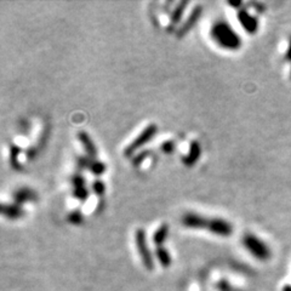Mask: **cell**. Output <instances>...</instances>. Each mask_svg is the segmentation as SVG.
Listing matches in <instances>:
<instances>
[{"instance_id":"1","label":"cell","mask_w":291,"mask_h":291,"mask_svg":"<svg viewBox=\"0 0 291 291\" xmlns=\"http://www.w3.org/2000/svg\"><path fill=\"white\" fill-rule=\"evenodd\" d=\"M182 225L191 230H206L215 236L227 238L233 234L234 227L222 217L203 216L198 212H186L181 218Z\"/></svg>"},{"instance_id":"2","label":"cell","mask_w":291,"mask_h":291,"mask_svg":"<svg viewBox=\"0 0 291 291\" xmlns=\"http://www.w3.org/2000/svg\"><path fill=\"white\" fill-rule=\"evenodd\" d=\"M210 37L220 48L234 51L242 47V38L226 21H216L210 29Z\"/></svg>"},{"instance_id":"3","label":"cell","mask_w":291,"mask_h":291,"mask_svg":"<svg viewBox=\"0 0 291 291\" xmlns=\"http://www.w3.org/2000/svg\"><path fill=\"white\" fill-rule=\"evenodd\" d=\"M242 245L250 255L254 256L256 260L268 261L272 256V251L268 245L262 239L252 233H246L242 239Z\"/></svg>"},{"instance_id":"4","label":"cell","mask_w":291,"mask_h":291,"mask_svg":"<svg viewBox=\"0 0 291 291\" xmlns=\"http://www.w3.org/2000/svg\"><path fill=\"white\" fill-rule=\"evenodd\" d=\"M157 133H158L157 124H149L148 126H146L144 130L137 135L130 144L126 146V148L124 149V155L129 158L136 155V153L139 152L144 146L147 145L148 142H150V140L157 135Z\"/></svg>"},{"instance_id":"5","label":"cell","mask_w":291,"mask_h":291,"mask_svg":"<svg viewBox=\"0 0 291 291\" xmlns=\"http://www.w3.org/2000/svg\"><path fill=\"white\" fill-rule=\"evenodd\" d=\"M135 244H136L137 252H139L140 258H141L142 265L148 271H153L154 269V258H153L152 251L148 246L147 234L142 228H139L135 232Z\"/></svg>"},{"instance_id":"6","label":"cell","mask_w":291,"mask_h":291,"mask_svg":"<svg viewBox=\"0 0 291 291\" xmlns=\"http://www.w3.org/2000/svg\"><path fill=\"white\" fill-rule=\"evenodd\" d=\"M201 13H203V6H201L200 4L195 5L190 15H188V17L185 20V22L182 23V26L177 29V38H183L187 36V34L192 31L193 27L198 23L199 18L201 17Z\"/></svg>"},{"instance_id":"7","label":"cell","mask_w":291,"mask_h":291,"mask_svg":"<svg viewBox=\"0 0 291 291\" xmlns=\"http://www.w3.org/2000/svg\"><path fill=\"white\" fill-rule=\"evenodd\" d=\"M239 23L244 31L249 34H255L258 31V21L254 15H251L246 9H239L237 13Z\"/></svg>"},{"instance_id":"8","label":"cell","mask_w":291,"mask_h":291,"mask_svg":"<svg viewBox=\"0 0 291 291\" xmlns=\"http://www.w3.org/2000/svg\"><path fill=\"white\" fill-rule=\"evenodd\" d=\"M13 203L18 205H23L24 203H31L38 199V194L34 190L29 187H21L12 193Z\"/></svg>"},{"instance_id":"9","label":"cell","mask_w":291,"mask_h":291,"mask_svg":"<svg viewBox=\"0 0 291 291\" xmlns=\"http://www.w3.org/2000/svg\"><path fill=\"white\" fill-rule=\"evenodd\" d=\"M201 157V146L196 140H192L190 144V149L188 153L182 158V163L188 168H192L198 163V160Z\"/></svg>"},{"instance_id":"10","label":"cell","mask_w":291,"mask_h":291,"mask_svg":"<svg viewBox=\"0 0 291 291\" xmlns=\"http://www.w3.org/2000/svg\"><path fill=\"white\" fill-rule=\"evenodd\" d=\"M78 140H79L80 144H82L83 146V148H84L85 155H88V157L91 159H97L96 146L95 144H94L90 135L85 133V131H79V133H78Z\"/></svg>"},{"instance_id":"11","label":"cell","mask_w":291,"mask_h":291,"mask_svg":"<svg viewBox=\"0 0 291 291\" xmlns=\"http://www.w3.org/2000/svg\"><path fill=\"white\" fill-rule=\"evenodd\" d=\"M1 215L9 220H18V218L24 216V210L22 205H18L16 203H4L1 205Z\"/></svg>"},{"instance_id":"12","label":"cell","mask_w":291,"mask_h":291,"mask_svg":"<svg viewBox=\"0 0 291 291\" xmlns=\"http://www.w3.org/2000/svg\"><path fill=\"white\" fill-rule=\"evenodd\" d=\"M169 232H170V227L168 223H161L160 226L154 231L152 237L153 244L155 245V247L158 246H164V242H166L169 237Z\"/></svg>"},{"instance_id":"13","label":"cell","mask_w":291,"mask_h":291,"mask_svg":"<svg viewBox=\"0 0 291 291\" xmlns=\"http://www.w3.org/2000/svg\"><path fill=\"white\" fill-rule=\"evenodd\" d=\"M190 5V1H185V0H182V1H180L179 4L175 6L174 11L171 13V17H170V29L174 28L176 24L180 23V21L182 20V16L183 13H185L186 9H187V6Z\"/></svg>"},{"instance_id":"14","label":"cell","mask_w":291,"mask_h":291,"mask_svg":"<svg viewBox=\"0 0 291 291\" xmlns=\"http://www.w3.org/2000/svg\"><path fill=\"white\" fill-rule=\"evenodd\" d=\"M155 257H157L159 265L164 268H169L172 263L171 255H170L169 250L165 246H158L155 247Z\"/></svg>"},{"instance_id":"15","label":"cell","mask_w":291,"mask_h":291,"mask_svg":"<svg viewBox=\"0 0 291 291\" xmlns=\"http://www.w3.org/2000/svg\"><path fill=\"white\" fill-rule=\"evenodd\" d=\"M89 170H90L91 174H94L95 176H101V175L104 174V171L107 170V166L103 161L98 160V159H93V160L90 161V165H89Z\"/></svg>"},{"instance_id":"16","label":"cell","mask_w":291,"mask_h":291,"mask_svg":"<svg viewBox=\"0 0 291 291\" xmlns=\"http://www.w3.org/2000/svg\"><path fill=\"white\" fill-rule=\"evenodd\" d=\"M21 149L16 145H12L10 148V164L15 170L21 169V164L18 161V155H20Z\"/></svg>"},{"instance_id":"17","label":"cell","mask_w":291,"mask_h":291,"mask_svg":"<svg viewBox=\"0 0 291 291\" xmlns=\"http://www.w3.org/2000/svg\"><path fill=\"white\" fill-rule=\"evenodd\" d=\"M67 221H68L69 223H72V225L79 226V225H82L83 221H84V216H83V214L80 210H78V209L73 210V211H71L68 215H67Z\"/></svg>"},{"instance_id":"18","label":"cell","mask_w":291,"mask_h":291,"mask_svg":"<svg viewBox=\"0 0 291 291\" xmlns=\"http://www.w3.org/2000/svg\"><path fill=\"white\" fill-rule=\"evenodd\" d=\"M89 190L86 187H78V188H73L72 194L73 198H75L77 200L79 201H85L86 199L89 198Z\"/></svg>"},{"instance_id":"19","label":"cell","mask_w":291,"mask_h":291,"mask_svg":"<svg viewBox=\"0 0 291 291\" xmlns=\"http://www.w3.org/2000/svg\"><path fill=\"white\" fill-rule=\"evenodd\" d=\"M91 190H93V192L95 193L96 195L102 196L106 193V185H104V182L102 181V180L97 179L93 182V185H91Z\"/></svg>"},{"instance_id":"20","label":"cell","mask_w":291,"mask_h":291,"mask_svg":"<svg viewBox=\"0 0 291 291\" xmlns=\"http://www.w3.org/2000/svg\"><path fill=\"white\" fill-rule=\"evenodd\" d=\"M71 183L73 186V188H78V187H85V179L82 174L77 172L71 177Z\"/></svg>"},{"instance_id":"21","label":"cell","mask_w":291,"mask_h":291,"mask_svg":"<svg viewBox=\"0 0 291 291\" xmlns=\"http://www.w3.org/2000/svg\"><path fill=\"white\" fill-rule=\"evenodd\" d=\"M93 160L91 158H89L88 155H82V157L77 158V166L78 169H89V165H90V161Z\"/></svg>"},{"instance_id":"22","label":"cell","mask_w":291,"mask_h":291,"mask_svg":"<svg viewBox=\"0 0 291 291\" xmlns=\"http://www.w3.org/2000/svg\"><path fill=\"white\" fill-rule=\"evenodd\" d=\"M175 148H176V145H175V142L171 141V140L163 142L160 146V149L163 150L164 153H166V154H170V153L174 152Z\"/></svg>"},{"instance_id":"23","label":"cell","mask_w":291,"mask_h":291,"mask_svg":"<svg viewBox=\"0 0 291 291\" xmlns=\"http://www.w3.org/2000/svg\"><path fill=\"white\" fill-rule=\"evenodd\" d=\"M149 153H150L149 150H146V152L137 153L136 155H134V157H133V164H134V166H139V164L142 163V160H144L145 158H147Z\"/></svg>"},{"instance_id":"24","label":"cell","mask_w":291,"mask_h":291,"mask_svg":"<svg viewBox=\"0 0 291 291\" xmlns=\"http://www.w3.org/2000/svg\"><path fill=\"white\" fill-rule=\"evenodd\" d=\"M217 288L221 291H228L231 289V287H230V284L227 283V280H220V283L217 284Z\"/></svg>"},{"instance_id":"25","label":"cell","mask_w":291,"mask_h":291,"mask_svg":"<svg viewBox=\"0 0 291 291\" xmlns=\"http://www.w3.org/2000/svg\"><path fill=\"white\" fill-rule=\"evenodd\" d=\"M285 60L288 62H291V36L289 37V43H288L287 52H285Z\"/></svg>"},{"instance_id":"26","label":"cell","mask_w":291,"mask_h":291,"mask_svg":"<svg viewBox=\"0 0 291 291\" xmlns=\"http://www.w3.org/2000/svg\"><path fill=\"white\" fill-rule=\"evenodd\" d=\"M228 4L231 5V6H234V7H238L242 5V1H228Z\"/></svg>"},{"instance_id":"27","label":"cell","mask_w":291,"mask_h":291,"mask_svg":"<svg viewBox=\"0 0 291 291\" xmlns=\"http://www.w3.org/2000/svg\"><path fill=\"white\" fill-rule=\"evenodd\" d=\"M283 291H291V285H285Z\"/></svg>"},{"instance_id":"28","label":"cell","mask_w":291,"mask_h":291,"mask_svg":"<svg viewBox=\"0 0 291 291\" xmlns=\"http://www.w3.org/2000/svg\"><path fill=\"white\" fill-rule=\"evenodd\" d=\"M290 79H291V69H290Z\"/></svg>"}]
</instances>
